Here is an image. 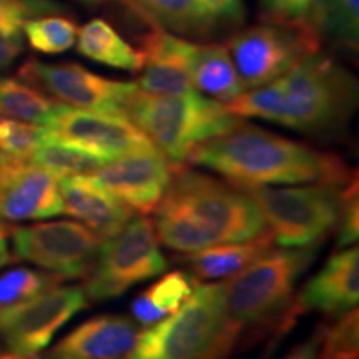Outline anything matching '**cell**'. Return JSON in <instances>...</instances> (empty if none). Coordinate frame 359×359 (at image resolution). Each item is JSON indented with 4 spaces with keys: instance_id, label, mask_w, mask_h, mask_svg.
I'll list each match as a JSON object with an SVG mask.
<instances>
[{
    "instance_id": "1",
    "label": "cell",
    "mask_w": 359,
    "mask_h": 359,
    "mask_svg": "<svg viewBox=\"0 0 359 359\" xmlns=\"http://www.w3.org/2000/svg\"><path fill=\"white\" fill-rule=\"evenodd\" d=\"M358 102L356 79L321 52L298 64L266 85L224 103L241 118H262L304 133H330L351 118Z\"/></svg>"
},
{
    "instance_id": "2",
    "label": "cell",
    "mask_w": 359,
    "mask_h": 359,
    "mask_svg": "<svg viewBox=\"0 0 359 359\" xmlns=\"http://www.w3.org/2000/svg\"><path fill=\"white\" fill-rule=\"evenodd\" d=\"M185 161L213 170L243 190L294 183L346 185L353 180L351 172L336 155L245 122L196 145Z\"/></svg>"
},
{
    "instance_id": "3",
    "label": "cell",
    "mask_w": 359,
    "mask_h": 359,
    "mask_svg": "<svg viewBox=\"0 0 359 359\" xmlns=\"http://www.w3.org/2000/svg\"><path fill=\"white\" fill-rule=\"evenodd\" d=\"M226 283L196 286L167 320L138 334L128 359H223L241 327L226 311Z\"/></svg>"
},
{
    "instance_id": "4",
    "label": "cell",
    "mask_w": 359,
    "mask_h": 359,
    "mask_svg": "<svg viewBox=\"0 0 359 359\" xmlns=\"http://www.w3.org/2000/svg\"><path fill=\"white\" fill-rule=\"evenodd\" d=\"M125 116L177 165H182L196 145L243 123L241 116L224 109V103L201 95L195 88L178 95H151L137 90Z\"/></svg>"
},
{
    "instance_id": "5",
    "label": "cell",
    "mask_w": 359,
    "mask_h": 359,
    "mask_svg": "<svg viewBox=\"0 0 359 359\" xmlns=\"http://www.w3.org/2000/svg\"><path fill=\"white\" fill-rule=\"evenodd\" d=\"M158 206L195 219L213 233L219 243L250 241L268 233L266 223L248 193L182 165L175 168Z\"/></svg>"
},
{
    "instance_id": "6",
    "label": "cell",
    "mask_w": 359,
    "mask_h": 359,
    "mask_svg": "<svg viewBox=\"0 0 359 359\" xmlns=\"http://www.w3.org/2000/svg\"><path fill=\"white\" fill-rule=\"evenodd\" d=\"M349 183H314L294 188L257 187L246 188V193L257 205L266 226L271 228L273 240L283 248H302L318 245L338 226Z\"/></svg>"
},
{
    "instance_id": "7",
    "label": "cell",
    "mask_w": 359,
    "mask_h": 359,
    "mask_svg": "<svg viewBox=\"0 0 359 359\" xmlns=\"http://www.w3.org/2000/svg\"><path fill=\"white\" fill-rule=\"evenodd\" d=\"M316 255V248H280L263 255L226 281V311L236 326L271 321L288 306L296 283Z\"/></svg>"
},
{
    "instance_id": "8",
    "label": "cell",
    "mask_w": 359,
    "mask_h": 359,
    "mask_svg": "<svg viewBox=\"0 0 359 359\" xmlns=\"http://www.w3.org/2000/svg\"><path fill=\"white\" fill-rule=\"evenodd\" d=\"M321 37L306 20H269L241 30L228 40L233 64L245 90L266 85L311 53Z\"/></svg>"
},
{
    "instance_id": "9",
    "label": "cell",
    "mask_w": 359,
    "mask_h": 359,
    "mask_svg": "<svg viewBox=\"0 0 359 359\" xmlns=\"http://www.w3.org/2000/svg\"><path fill=\"white\" fill-rule=\"evenodd\" d=\"M165 269L167 262L158 248L154 223L148 218H133L100 243L83 293L95 302L118 298Z\"/></svg>"
},
{
    "instance_id": "10",
    "label": "cell",
    "mask_w": 359,
    "mask_h": 359,
    "mask_svg": "<svg viewBox=\"0 0 359 359\" xmlns=\"http://www.w3.org/2000/svg\"><path fill=\"white\" fill-rule=\"evenodd\" d=\"M87 306L79 286H53L34 298L0 309V336L15 356L34 359L53 336Z\"/></svg>"
},
{
    "instance_id": "11",
    "label": "cell",
    "mask_w": 359,
    "mask_h": 359,
    "mask_svg": "<svg viewBox=\"0 0 359 359\" xmlns=\"http://www.w3.org/2000/svg\"><path fill=\"white\" fill-rule=\"evenodd\" d=\"M19 79L64 105L123 116L138 90L135 82L100 77L79 64H45L35 58L20 67Z\"/></svg>"
},
{
    "instance_id": "12",
    "label": "cell",
    "mask_w": 359,
    "mask_h": 359,
    "mask_svg": "<svg viewBox=\"0 0 359 359\" xmlns=\"http://www.w3.org/2000/svg\"><path fill=\"white\" fill-rule=\"evenodd\" d=\"M12 241L17 258L67 280L88 275L102 243L98 235L75 222L15 228Z\"/></svg>"
},
{
    "instance_id": "13",
    "label": "cell",
    "mask_w": 359,
    "mask_h": 359,
    "mask_svg": "<svg viewBox=\"0 0 359 359\" xmlns=\"http://www.w3.org/2000/svg\"><path fill=\"white\" fill-rule=\"evenodd\" d=\"M45 140L69 143L107 160L155 148L150 138L123 115L64 105L47 125Z\"/></svg>"
},
{
    "instance_id": "14",
    "label": "cell",
    "mask_w": 359,
    "mask_h": 359,
    "mask_svg": "<svg viewBox=\"0 0 359 359\" xmlns=\"http://www.w3.org/2000/svg\"><path fill=\"white\" fill-rule=\"evenodd\" d=\"M178 165L156 148L135 151L109 161L88 175L130 210L155 212Z\"/></svg>"
},
{
    "instance_id": "15",
    "label": "cell",
    "mask_w": 359,
    "mask_h": 359,
    "mask_svg": "<svg viewBox=\"0 0 359 359\" xmlns=\"http://www.w3.org/2000/svg\"><path fill=\"white\" fill-rule=\"evenodd\" d=\"M138 334L130 318L100 314L70 331L43 359H123L132 353Z\"/></svg>"
},
{
    "instance_id": "16",
    "label": "cell",
    "mask_w": 359,
    "mask_h": 359,
    "mask_svg": "<svg viewBox=\"0 0 359 359\" xmlns=\"http://www.w3.org/2000/svg\"><path fill=\"white\" fill-rule=\"evenodd\" d=\"M191 42L165 30H154L142 39L143 67L138 90L151 95H178L193 90L188 72Z\"/></svg>"
},
{
    "instance_id": "17",
    "label": "cell",
    "mask_w": 359,
    "mask_h": 359,
    "mask_svg": "<svg viewBox=\"0 0 359 359\" xmlns=\"http://www.w3.org/2000/svg\"><path fill=\"white\" fill-rule=\"evenodd\" d=\"M359 299V251L356 246L331 255L299 293L293 309L344 313Z\"/></svg>"
},
{
    "instance_id": "18",
    "label": "cell",
    "mask_w": 359,
    "mask_h": 359,
    "mask_svg": "<svg viewBox=\"0 0 359 359\" xmlns=\"http://www.w3.org/2000/svg\"><path fill=\"white\" fill-rule=\"evenodd\" d=\"M58 188L64 213L83 222L85 226L98 236H114L132 219V210L88 175L62 178Z\"/></svg>"
},
{
    "instance_id": "19",
    "label": "cell",
    "mask_w": 359,
    "mask_h": 359,
    "mask_svg": "<svg viewBox=\"0 0 359 359\" xmlns=\"http://www.w3.org/2000/svg\"><path fill=\"white\" fill-rule=\"evenodd\" d=\"M64 213L58 180L29 161L0 193V218L7 222L52 218Z\"/></svg>"
},
{
    "instance_id": "20",
    "label": "cell",
    "mask_w": 359,
    "mask_h": 359,
    "mask_svg": "<svg viewBox=\"0 0 359 359\" xmlns=\"http://www.w3.org/2000/svg\"><path fill=\"white\" fill-rule=\"evenodd\" d=\"M188 72L193 88L222 103L245 92L226 45L191 43L188 52Z\"/></svg>"
},
{
    "instance_id": "21",
    "label": "cell",
    "mask_w": 359,
    "mask_h": 359,
    "mask_svg": "<svg viewBox=\"0 0 359 359\" xmlns=\"http://www.w3.org/2000/svg\"><path fill=\"white\" fill-rule=\"evenodd\" d=\"M273 245H275V240L271 233H266L250 241L218 243L195 251L187 258V263L191 269V275H195L198 280H223V278L235 276Z\"/></svg>"
},
{
    "instance_id": "22",
    "label": "cell",
    "mask_w": 359,
    "mask_h": 359,
    "mask_svg": "<svg viewBox=\"0 0 359 359\" xmlns=\"http://www.w3.org/2000/svg\"><path fill=\"white\" fill-rule=\"evenodd\" d=\"M77 50L80 55L97 64L127 72H140L143 55L133 48L122 35L103 19H93L77 34Z\"/></svg>"
},
{
    "instance_id": "23",
    "label": "cell",
    "mask_w": 359,
    "mask_h": 359,
    "mask_svg": "<svg viewBox=\"0 0 359 359\" xmlns=\"http://www.w3.org/2000/svg\"><path fill=\"white\" fill-rule=\"evenodd\" d=\"M156 30L200 35L213 29L200 0H122Z\"/></svg>"
},
{
    "instance_id": "24",
    "label": "cell",
    "mask_w": 359,
    "mask_h": 359,
    "mask_svg": "<svg viewBox=\"0 0 359 359\" xmlns=\"http://www.w3.org/2000/svg\"><path fill=\"white\" fill-rule=\"evenodd\" d=\"M304 20L320 37L358 50L359 0H314Z\"/></svg>"
},
{
    "instance_id": "25",
    "label": "cell",
    "mask_w": 359,
    "mask_h": 359,
    "mask_svg": "<svg viewBox=\"0 0 359 359\" xmlns=\"http://www.w3.org/2000/svg\"><path fill=\"white\" fill-rule=\"evenodd\" d=\"M64 107L17 79H0V116L47 125Z\"/></svg>"
},
{
    "instance_id": "26",
    "label": "cell",
    "mask_w": 359,
    "mask_h": 359,
    "mask_svg": "<svg viewBox=\"0 0 359 359\" xmlns=\"http://www.w3.org/2000/svg\"><path fill=\"white\" fill-rule=\"evenodd\" d=\"M30 163L40 167L55 177H80V175H92L109 163L110 160L100 155L83 150V148L69 145V143L45 140L30 156Z\"/></svg>"
},
{
    "instance_id": "27",
    "label": "cell",
    "mask_w": 359,
    "mask_h": 359,
    "mask_svg": "<svg viewBox=\"0 0 359 359\" xmlns=\"http://www.w3.org/2000/svg\"><path fill=\"white\" fill-rule=\"evenodd\" d=\"M155 235L156 240L180 253H195L208 246L218 245V238L205 230L195 219L168 208H156Z\"/></svg>"
},
{
    "instance_id": "28",
    "label": "cell",
    "mask_w": 359,
    "mask_h": 359,
    "mask_svg": "<svg viewBox=\"0 0 359 359\" xmlns=\"http://www.w3.org/2000/svg\"><path fill=\"white\" fill-rule=\"evenodd\" d=\"M22 32L35 52L57 55L74 47L77 42L79 27L69 17L43 15L27 19L22 24Z\"/></svg>"
},
{
    "instance_id": "29",
    "label": "cell",
    "mask_w": 359,
    "mask_h": 359,
    "mask_svg": "<svg viewBox=\"0 0 359 359\" xmlns=\"http://www.w3.org/2000/svg\"><path fill=\"white\" fill-rule=\"evenodd\" d=\"M316 359H358L359 356V313L356 308L343 313L334 325L318 336Z\"/></svg>"
},
{
    "instance_id": "30",
    "label": "cell",
    "mask_w": 359,
    "mask_h": 359,
    "mask_svg": "<svg viewBox=\"0 0 359 359\" xmlns=\"http://www.w3.org/2000/svg\"><path fill=\"white\" fill-rule=\"evenodd\" d=\"M57 275L30 268H15L0 275V309L13 306L57 286Z\"/></svg>"
},
{
    "instance_id": "31",
    "label": "cell",
    "mask_w": 359,
    "mask_h": 359,
    "mask_svg": "<svg viewBox=\"0 0 359 359\" xmlns=\"http://www.w3.org/2000/svg\"><path fill=\"white\" fill-rule=\"evenodd\" d=\"M47 138L43 125L22 122L13 118H0V151L20 160L30 156Z\"/></svg>"
},
{
    "instance_id": "32",
    "label": "cell",
    "mask_w": 359,
    "mask_h": 359,
    "mask_svg": "<svg viewBox=\"0 0 359 359\" xmlns=\"http://www.w3.org/2000/svg\"><path fill=\"white\" fill-rule=\"evenodd\" d=\"M195 290L193 275L185 271H172L150 286L143 294L161 313L167 314L178 309Z\"/></svg>"
},
{
    "instance_id": "33",
    "label": "cell",
    "mask_w": 359,
    "mask_h": 359,
    "mask_svg": "<svg viewBox=\"0 0 359 359\" xmlns=\"http://www.w3.org/2000/svg\"><path fill=\"white\" fill-rule=\"evenodd\" d=\"M58 11L50 0H0V29H22L27 19Z\"/></svg>"
},
{
    "instance_id": "34",
    "label": "cell",
    "mask_w": 359,
    "mask_h": 359,
    "mask_svg": "<svg viewBox=\"0 0 359 359\" xmlns=\"http://www.w3.org/2000/svg\"><path fill=\"white\" fill-rule=\"evenodd\" d=\"M359 200H358V178H354L344 191L343 210L338 222V246L353 245L358 241L359 235Z\"/></svg>"
},
{
    "instance_id": "35",
    "label": "cell",
    "mask_w": 359,
    "mask_h": 359,
    "mask_svg": "<svg viewBox=\"0 0 359 359\" xmlns=\"http://www.w3.org/2000/svg\"><path fill=\"white\" fill-rule=\"evenodd\" d=\"M200 4L215 27L243 24L246 13L243 0H200Z\"/></svg>"
},
{
    "instance_id": "36",
    "label": "cell",
    "mask_w": 359,
    "mask_h": 359,
    "mask_svg": "<svg viewBox=\"0 0 359 359\" xmlns=\"http://www.w3.org/2000/svg\"><path fill=\"white\" fill-rule=\"evenodd\" d=\"M313 2L314 0H262V7L269 20H303Z\"/></svg>"
},
{
    "instance_id": "37",
    "label": "cell",
    "mask_w": 359,
    "mask_h": 359,
    "mask_svg": "<svg viewBox=\"0 0 359 359\" xmlns=\"http://www.w3.org/2000/svg\"><path fill=\"white\" fill-rule=\"evenodd\" d=\"M24 50L22 29H0V72L11 67Z\"/></svg>"
},
{
    "instance_id": "38",
    "label": "cell",
    "mask_w": 359,
    "mask_h": 359,
    "mask_svg": "<svg viewBox=\"0 0 359 359\" xmlns=\"http://www.w3.org/2000/svg\"><path fill=\"white\" fill-rule=\"evenodd\" d=\"M132 313L135 320H137V323H140L142 326H151L155 325L156 321L163 320L165 318V314L148 302V298L143 293L140 296H137L132 302Z\"/></svg>"
},
{
    "instance_id": "39",
    "label": "cell",
    "mask_w": 359,
    "mask_h": 359,
    "mask_svg": "<svg viewBox=\"0 0 359 359\" xmlns=\"http://www.w3.org/2000/svg\"><path fill=\"white\" fill-rule=\"evenodd\" d=\"M29 163L27 160L15 158L4 151H0V193L11 185V182L22 172V168Z\"/></svg>"
},
{
    "instance_id": "40",
    "label": "cell",
    "mask_w": 359,
    "mask_h": 359,
    "mask_svg": "<svg viewBox=\"0 0 359 359\" xmlns=\"http://www.w3.org/2000/svg\"><path fill=\"white\" fill-rule=\"evenodd\" d=\"M318 343H320V338L316 336V338L302 344V346L296 348L294 351H291L288 356L283 358V359H316Z\"/></svg>"
},
{
    "instance_id": "41",
    "label": "cell",
    "mask_w": 359,
    "mask_h": 359,
    "mask_svg": "<svg viewBox=\"0 0 359 359\" xmlns=\"http://www.w3.org/2000/svg\"><path fill=\"white\" fill-rule=\"evenodd\" d=\"M11 262V251H8V243L7 236L4 228L0 226V268L6 266V264Z\"/></svg>"
},
{
    "instance_id": "42",
    "label": "cell",
    "mask_w": 359,
    "mask_h": 359,
    "mask_svg": "<svg viewBox=\"0 0 359 359\" xmlns=\"http://www.w3.org/2000/svg\"><path fill=\"white\" fill-rule=\"evenodd\" d=\"M79 2L88 4V6H98V4H103V2H107V0H79Z\"/></svg>"
},
{
    "instance_id": "43",
    "label": "cell",
    "mask_w": 359,
    "mask_h": 359,
    "mask_svg": "<svg viewBox=\"0 0 359 359\" xmlns=\"http://www.w3.org/2000/svg\"><path fill=\"white\" fill-rule=\"evenodd\" d=\"M0 359H25V358H20V356H15V354L8 353V354H4V356H0Z\"/></svg>"
}]
</instances>
